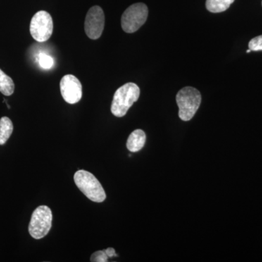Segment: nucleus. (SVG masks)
<instances>
[{"label": "nucleus", "mask_w": 262, "mask_h": 262, "mask_svg": "<svg viewBox=\"0 0 262 262\" xmlns=\"http://www.w3.org/2000/svg\"><path fill=\"white\" fill-rule=\"evenodd\" d=\"M140 96V89L133 82H127L117 90L114 95L111 112L117 117L126 115L129 108Z\"/></svg>", "instance_id": "f257e3e1"}, {"label": "nucleus", "mask_w": 262, "mask_h": 262, "mask_svg": "<svg viewBox=\"0 0 262 262\" xmlns=\"http://www.w3.org/2000/svg\"><path fill=\"white\" fill-rule=\"evenodd\" d=\"M74 180L77 187L91 201L102 203L106 200L104 189L94 175L86 170L76 172Z\"/></svg>", "instance_id": "f03ea898"}, {"label": "nucleus", "mask_w": 262, "mask_h": 262, "mask_svg": "<svg viewBox=\"0 0 262 262\" xmlns=\"http://www.w3.org/2000/svg\"><path fill=\"white\" fill-rule=\"evenodd\" d=\"M201 94L194 88L186 87L181 89L177 95L179 116L183 121H189L195 115L201 103Z\"/></svg>", "instance_id": "7ed1b4c3"}, {"label": "nucleus", "mask_w": 262, "mask_h": 262, "mask_svg": "<svg viewBox=\"0 0 262 262\" xmlns=\"http://www.w3.org/2000/svg\"><path fill=\"white\" fill-rule=\"evenodd\" d=\"M53 214L51 208L46 206L37 207L33 212L29 226V234L33 238L42 239L51 230Z\"/></svg>", "instance_id": "20e7f679"}, {"label": "nucleus", "mask_w": 262, "mask_h": 262, "mask_svg": "<svg viewBox=\"0 0 262 262\" xmlns=\"http://www.w3.org/2000/svg\"><path fill=\"white\" fill-rule=\"evenodd\" d=\"M148 8L144 3L130 5L124 12L121 18V26L124 32L134 33L145 24L148 17Z\"/></svg>", "instance_id": "39448f33"}, {"label": "nucleus", "mask_w": 262, "mask_h": 262, "mask_svg": "<svg viewBox=\"0 0 262 262\" xmlns=\"http://www.w3.org/2000/svg\"><path fill=\"white\" fill-rule=\"evenodd\" d=\"M53 31V18L48 12L40 10L32 17L30 23V33L36 41L39 42H46L51 37Z\"/></svg>", "instance_id": "423d86ee"}, {"label": "nucleus", "mask_w": 262, "mask_h": 262, "mask_svg": "<svg viewBox=\"0 0 262 262\" xmlns=\"http://www.w3.org/2000/svg\"><path fill=\"white\" fill-rule=\"evenodd\" d=\"M104 24L105 15L102 8L99 6L90 8L84 20L86 35L91 39H99L104 29Z\"/></svg>", "instance_id": "0eeeda50"}, {"label": "nucleus", "mask_w": 262, "mask_h": 262, "mask_svg": "<svg viewBox=\"0 0 262 262\" xmlns=\"http://www.w3.org/2000/svg\"><path fill=\"white\" fill-rule=\"evenodd\" d=\"M60 90L63 100L70 104L78 103L82 97V84L75 76H63L60 82Z\"/></svg>", "instance_id": "6e6552de"}, {"label": "nucleus", "mask_w": 262, "mask_h": 262, "mask_svg": "<svg viewBox=\"0 0 262 262\" xmlns=\"http://www.w3.org/2000/svg\"><path fill=\"white\" fill-rule=\"evenodd\" d=\"M146 134L144 131L137 129L133 131L127 141V148L131 152L140 151L146 143Z\"/></svg>", "instance_id": "1a4fd4ad"}, {"label": "nucleus", "mask_w": 262, "mask_h": 262, "mask_svg": "<svg viewBox=\"0 0 262 262\" xmlns=\"http://www.w3.org/2000/svg\"><path fill=\"white\" fill-rule=\"evenodd\" d=\"M13 130V122L8 117L0 119V145H3L9 139Z\"/></svg>", "instance_id": "9d476101"}, {"label": "nucleus", "mask_w": 262, "mask_h": 262, "mask_svg": "<svg viewBox=\"0 0 262 262\" xmlns=\"http://www.w3.org/2000/svg\"><path fill=\"white\" fill-rule=\"evenodd\" d=\"M234 0H206V8L213 13H222L228 9Z\"/></svg>", "instance_id": "9b49d317"}, {"label": "nucleus", "mask_w": 262, "mask_h": 262, "mask_svg": "<svg viewBox=\"0 0 262 262\" xmlns=\"http://www.w3.org/2000/svg\"><path fill=\"white\" fill-rule=\"evenodd\" d=\"M15 84L11 77L0 69V92L5 96H9L14 93Z\"/></svg>", "instance_id": "f8f14e48"}, {"label": "nucleus", "mask_w": 262, "mask_h": 262, "mask_svg": "<svg viewBox=\"0 0 262 262\" xmlns=\"http://www.w3.org/2000/svg\"><path fill=\"white\" fill-rule=\"evenodd\" d=\"M39 63L40 67L45 70H50L53 67V59L52 57L41 53L39 55Z\"/></svg>", "instance_id": "ddd939ff"}, {"label": "nucleus", "mask_w": 262, "mask_h": 262, "mask_svg": "<svg viewBox=\"0 0 262 262\" xmlns=\"http://www.w3.org/2000/svg\"><path fill=\"white\" fill-rule=\"evenodd\" d=\"M248 48L251 51H262V35L253 38L248 44Z\"/></svg>", "instance_id": "4468645a"}, {"label": "nucleus", "mask_w": 262, "mask_h": 262, "mask_svg": "<svg viewBox=\"0 0 262 262\" xmlns=\"http://www.w3.org/2000/svg\"><path fill=\"white\" fill-rule=\"evenodd\" d=\"M108 258L104 251H98L91 255V261L106 262L108 261Z\"/></svg>", "instance_id": "2eb2a0df"}, {"label": "nucleus", "mask_w": 262, "mask_h": 262, "mask_svg": "<svg viewBox=\"0 0 262 262\" xmlns=\"http://www.w3.org/2000/svg\"><path fill=\"white\" fill-rule=\"evenodd\" d=\"M106 254L107 255L108 257H113V256H117L116 252H115V249L113 248H108L107 249L103 250Z\"/></svg>", "instance_id": "dca6fc26"}, {"label": "nucleus", "mask_w": 262, "mask_h": 262, "mask_svg": "<svg viewBox=\"0 0 262 262\" xmlns=\"http://www.w3.org/2000/svg\"><path fill=\"white\" fill-rule=\"evenodd\" d=\"M246 52H247V53H250V52H251V50L248 49V50H247V51H246Z\"/></svg>", "instance_id": "f3484780"}]
</instances>
